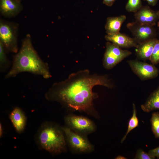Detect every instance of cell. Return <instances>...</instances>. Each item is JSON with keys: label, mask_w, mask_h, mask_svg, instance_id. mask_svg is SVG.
<instances>
[{"label": "cell", "mask_w": 159, "mask_h": 159, "mask_svg": "<svg viewBox=\"0 0 159 159\" xmlns=\"http://www.w3.org/2000/svg\"><path fill=\"white\" fill-rule=\"evenodd\" d=\"M100 85L112 88L114 85L107 75L91 74L84 70L70 74L62 82L54 83L45 94L46 99L57 101L74 110L86 112L92 108L98 97L93 87Z\"/></svg>", "instance_id": "obj_1"}, {"label": "cell", "mask_w": 159, "mask_h": 159, "mask_svg": "<svg viewBox=\"0 0 159 159\" xmlns=\"http://www.w3.org/2000/svg\"><path fill=\"white\" fill-rule=\"evenodd\" d=\"M24 72L40 75L46 79L51 77L48 64L41 58L34 49L29 35L24 39L20 50L13 56L11 67L5 78L15 77Z\"/></svg>", "instance_id": "obj_2"}, {"label": "cell", "mask_w": 159, "mask_h": 159, "mask_svg": "<svg viewBox=\"0 0 159 159\" xmlns=\"http://www.w3.org/2000/svg\"><path fill=\"white\" fill-rule=\"evenodd\" d=\"M64 133L62 129L53 123L45 122L42 124L36 136L39 147L50 153L57 154L65 150Z\"/></svg>", "instance_id": "obj_3"}, {"label": "cell", "mask_w": 159, "mask_h": 159, "mask_svg": "<svg viewBox=\"0 0 159 159\" xmlns=\"http://www.w3.org/2000/svg\"><path fill=\"white\" fill-rule=\"evenodd\" d=\"M0 40L7 52H17V29L15 25L0 20Z\"/></svg>", "instance_id": "obj_4"}, {"label": "cell", "mask_w": 159, "mask_h": 159, "mask_svg": "<svg viewBox=\"0 0 159 159\" xmlns=\"http://www.w3.org/2000/svg\"><path fill=\"white\" fill-rule=\"evenodd\" d=\"M132 54V52L109 42L106 44V50L103 59L105 68L110 69Z\"/></svg>", "instance_id": "obj_5"}, {"label": "cell", "mask_w": 159, "mask_h": 159, "mask_svg": "<svg viewBox=\"0 0 159 159\" xmlns=\"http://www.w3.org/2000/svg\"><path fill=\"white\" fill-rule=\"evenodd\" d=\"M126 26L138 44L155 38L156 32L153 26L136 21L129 22Z\"/></svg>", "instance_id": "obj_6"}, {"label": "cell", "mask_w": 159, "mask_h": 159, "mask_svg": "<svg viewBox=\"0 0 159 159\" xmlns=\"http://www.w3.org/2000/svg\"><path fill=\"white\" fill-rule=\"evenodd\" d=\"M127 62L132 71L141 80L154 78L158 75L159 70L154 64L137 60H130Z\"/></svg>", "instance_id": "obj_7"}, {"label": "cell", "mask_w": 159, "mask_h": 159, "mask_svg": "<svg viewBox=\"0 0 159 159\" xmlns=\"http://www.w3.org/2000/svg\"><path fill=\"white\" fill-rule=\"evenodd\" d=\"M62 128L68 142L73 148L81 152H86L92 149V145L85 138L68 127Z\"/></svg>", "instance_id": "obj_8"}, {"label": "cell", "mask_w": 159, "mask_h": 159, "mask_svg": "<svg viewBox=\"0 0 159 159\" xmlns=\"http://www.w3.org/2000/svg\"><path fill=\"white\" fill-rule=\"evenodd\" d=\"M135 21L140 24L154 26L159 19V11H154L148 6H142L134 13Z\"/></svg>", "instance_id": "obj_9"}, {"label": "cell", "mask_w": 159, "mask_h": 159, "mask_svg": "<svg viewBox=\"0 0 159 159\" xmlns=\"http://www.w3.org/2000/svg\"><path fill=\"white\" fill-rule=\"evenodd\" d=\"M66 123L75 130L83 132H91L94 130L93 122L88 118L82 116L70 115L65 118Z\"/></svg>", "instance_id": "obj_10"}, {"label": "cell", "mask_w": 159, "mask_h": 159, "mask_svg": "<svg viewBox=\"0 0 159 159\" xmlns=\"http://www.w3.org/2000/svg\"><path fill=\"white\" fill-rule=\"evenodd\" d=\"M105 39L121 48H128L134 47L137 48L138 44L133 38L120 32L112 34H107Z\"/></svg>", "instance_id": "obj_11"}, {"label": "cell", "mask_w": 159, "mask_h": 159, "mask_svg": "<svg viewBox=\"0 0 159 159\" xmlns=\"http://www.w3.org/2000/svg\"><path fill=\"white\" fill-rule=\"evenodd\" d=\"M9 118L16 132L19 134L23 133L25 129L26 117L22 109L15 107L10 112Z\"/></svg>", "instance_id": "obj_12"}, {"label": "cell", "mask_w": 159, "mask_h": 159, "mask_svg": "<svg viewBox=\"0 0 159 159\" xmlns=\"http://www.w3.org/2000/svg\"><path fill=\"white\" fill-rule=\"evenodd\" d=\"M21 9L19 2L15 0H0V11L5 17L15 16L20 12Z\"/></svg>", "instance_id": "obj_13"}, {"label": "cell", "mask_w": 159, "mask_h": 159, "mask_svg": "<svg viewBox=\"0 0 159 159\" xmlns=\"http://www.w3.org/2000/svg\"><path fill=\"white\" fill-rule=\"evenodd\" d=\"M156 40L155 38L138 44L136 52L138 59L144 61L150 60Z\"/></svg>", "instance_id": "obj_14"}, {"label": "cell", "mask_w": 159, "mask_h": 159, "mask_svg": "<svg viewBox=\"0 0 159 159\" xmlns=\"http://www.w3.org/2000/svg\"><path fill=\"white\" fill-rule=\"evenodd\" d=\"M125 15L107 18L105 28L107 34H112L120 32L121 26L126 19Z\"/></svg>", "instance_id": "obj_15"}, {"label": "cell", "mask_w": 159, "mask_h": 159, "mask_svg": "<svg viewBox=\"0 0 159 159\" xmlns=\"http://www.w3.org/2000/svg\"><path fill=\"white\" fill-rule=\"evenodd\" d=\"M141 109L145 112L159 110V87L149 96L145 102L141 106Z\"/></svg>", "instance_id": "obj_16"}, {"label": "cell", "mask_w": 159, "mask_h": 159, "mask_svg": "<svg viewBox=\"0 0 159 159\" xmlns=\"http://www.w3.org/2000/svg\"><path fill=\"white\" fill-rule=\"evenodd\" d=\"M132 115L129 121L127 131L122 139L121 143H122L126 138L128 133L132 130L137 127L139 125V121L137 116V110L135 103L132 104Z\"/></svg>", "instance_id": "obj_17"}, {"label": "cell", "mask_w": 159, "mask_h": 159, "mask_svg": "<svg viewBox=\"0 0 159 159\" xmlns=\"http://www.w3.org/2000/svg\"><path fill=\"white\" fill-rule=\"evenodd\" d=\"M5 48L0 42V68L1 72L6 70L10 67L11 62L6 55Z\"/></svg>", "instance_id": "obj_18"}, {"label": "cell", "mask_w": 159, "mask_h": 159, "mask_svg": "<svg viewBox=\"0 0 159 159\" xmlns=\"http://www.w3.org/2000/svg\"><path fill=\"white\" fill-rule=\"evenodd\" d=\"M150 121L153 134L156 138L159 139V112L153 113Z\"/></svg>", "instance_id": "obj_19"}, {"label": "cell", "mask_w": 159, "mask_h": 159, "mask_svg": "<svg viewBox=\"0 0 159 159\" xmlns=\"http://www.w3.org/2000/svg\"><path fill=\"white\" fill-rule=\"evenodd\" d=\"M142 6L141 0H128L125 8L127 11L135 13Z\"/></svg>", "instance_id": "obj_20"}, {"label": "cell", "mask_w": 159, "mask_h": 159, "mask_svg": "<svg viewBox=\"0 0 159 159\" xmlns=\"http://www.w3.org/2000/svg\"><path fill=\"white\" fill-rule=\"evenodd\" d=\"M149 60L154 65L159 63V40H156Z\"/></svg>", "instance_id": "obj_21"}, {"label": "cell", "mask_w": 159, "mask_h": 159, "mask_svg": "<svg viewBox=\"0 0 159 159\" xmlns=\"http://www.w3.org/2000/svg\"><path fill=\"white\" fill-rule=\"evenodd\" d=\"M155 158L150 155L142 149H140L137 150L134 159H154Z\"/></svg>", "instance_id": "obj_22"}, {"label": "cell", "mask_w": 159, "mask_h": 159, "mask_svg": "<svg viewBox=\"0 0 159 159\" xmlns=\"http://www.w3.org/2000/svg\"><path fill=\"white\" fill-rule=\"evenodd\" d=\"M148 153L155 158L159 159V146L149 150Z\"/></svg>", "instance_id": "obj_23"}, {"label": "cell", "mask_w": 159, "mask_h": 159, "mask_svg": "<svg viewBox=\"0 0 159 159\" xmlns=\"http://www.w3.org/2000/svg\"><path fill=\"white\" fill-rule=\"evenodd\" d=\"M116 0H103V3L107 6H110L112 5Z\"/></svg>", "instance_id": "obj_24"}, {"label": "cell", "mask_w": 159, "mask_h": 159, "mask_svg": "<svg viewBox=\"0 0 159 159\" xmlns=\"http://www.w3.org/2000/svg\"><path fill=\"white\" fill-rule=\"evenodd\" d=\"M149 4L153 6H154L157 4L158 0H145Z\"/></svg>", "instance_id": "obj_25"}, {"label": "cell", "mask_w": 159, "mask_h": 159, "mask_svg": "<svg viewBox=\"0 0 159 159\" xmlns=\"http://www.w3.org/2000/svg\"><path fill=\"white\" fill-rule=\"evenodd\" d=\"M4 129L2 123H0V137L1 138L4 133Z\"/></svg>", "instance_id": "obj_26"}, {"label": "cell", "mask_w": 159, "mask_h": 159, "mask_svg": "<svg viewBox=\"0 0 159 159\" xmlns=\"http://www.w3.org/2000/svg\"><path fill=\"white\" fill-rule=\"evenodd\" d=\"M116 159H126L127 158H126L125 157L121 155H118L117 156L116 158H115Z\"/></svg>", "instance_id": "obj_27"}, {"label": "cell", "mask_w": 159, "mask_h": 159, "mask_svg": "<svg viewBox=\"0 0 159 159\" xmlns=\"http://www.w3.org/2000/svg\"><path fill=\"white\" fill-rule=\"evenodd\" d=\"M157 26H158V27L159 29V21H158V23H157Z\"/></svg>", "instance_id": "obj_28"}, {"label": "cell", "mask_w": 159, "mask_h": 159, "mask_svg": "<svg viewBox=\"0 0 159 159\" xmlns=\"http://www.w3.org/2000/svg\"><path fill=\"white\" fill-rule=\"evenodd\" d=\"M16 0V1H18L19 2V1H20V0Z\"/></svg>", "instance_id": "obj_29"}]
</instances>
